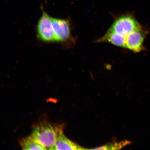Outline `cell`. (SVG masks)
Listing matches in <instances>:
<instances>
[{"instance_id": "obj_5", "label": "cell", "mask_w": 150, "mask_h": 150, "mask_svg": "<svg viewBox=\"0 0 150 150\" xmlns=\"http://www.w3.org/2000/svg\"><path fill=\"white\" fill-rule=\"evenodd\" d=\"M146 34L143 29L131 33L126 39L125 48L134 52H140L143 50V42Z\"/></svg>"}, {"instance_id": "obj_1", "label": "cell", "mask_w": 150, "mask_h": 150, "mask_svg": "<svg viewBox=\"0 0 150 150\" xmlns=\"http://www.w3.org/2000/svg\"><path fill=\"white\" fill-rule=\"evenodd\" d=\"M63 128L61 125L43 122L34 129L31 136L47 149L52 150Z\"/></svg>"}, {"instance_id": "obj_6", "label": "cell", "mask_w": 150, "mask_h": 150, "mask_svg": "<svg viewBox=\"0 0 150 150\" xmlns=\"http://www.w3.org/2000/svg\"><path fill=\"white\" fill-rule=\"evenodd\" d=\"M71 141L66 137L63 133L60 135L52 150H82L85 149Z\"/></svg>"}, {"instance_id": "obj_3", "label": "cell", "mask_w": 150, "mask_h": 150, "mask_svg": "<svg viewBox=\"0 0 150 150\" xmlns=\"http://www.w3.org/2000/svg\"><path fill=\"white\" fill-rule=\"evenodd\" d=\"M52 23L56 42L68 47L74 45L75 40L72 35V27L70 20L52 18Z\"/></svg>"}, {"instance_id": "obj_2", "label": "cell", "mask_w": 150, "mask_h": 150, "mask_svg": "<svg viewBox=\"0 0 150 150\" xmlns=\"http://www.w3.org/2000/svg\"><path fill=\"white\" fill-rule=\"evenodd\" d=\"M142 29V26L134 17L128 14L116 19L108 31L122 37L125 39L126 46L127 37L134 32Z\"/></svg>"}, {"instance_id": "obj_4", "label": "cell", "mask_w": 150, "mask_h": 150, "mask_svg": "<svg viewBox=\"0 0 150 150\" xmlns=\"http://www.w3.org/2000/svg\"><path fill=\"white\" fill-rule=\"evenodd\" d=\"M37 35L39 40L46 43L56 42L52 23V17L42 10V14L38 22Z\"/></svg>"}, {"instance_id": "obj_7", "label": "cell", "mask_w": 150, "mask_h": 150, "mask_svg": "<svg viewBox=\"0 0 150 150\" xmlns=\"http://www.w3.org/2000/svg\"><path fill=\"white\" fill-rule=\"evenodd\" d=\"M20 145L23 150H46L30 136L22 139L20 141Z\"/></svg>"}]
</instances>
